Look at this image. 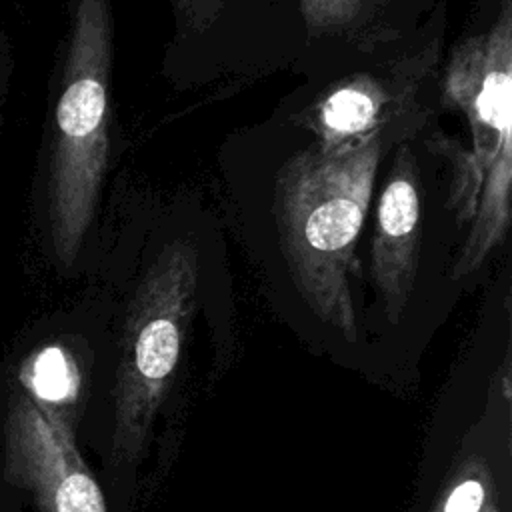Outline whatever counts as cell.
Instances as JSON below:
<instances>
[{
	"label": "cell",
	"mask_w": 512,
	"mask_h": 512,
	"mask_svg": "<svg viewBox=\"0 0 512 512\" xmlns=\"http://www.w3.org/2000/svg\"><path fill=\"white\" fill-rule=\"evenodd\" d=\"M200 296L198 250L174 240L112 306L108 356L80 444L96 456L114 512H136L154 446L156 478L170 466Z\"/></svg>",
	"instance_id": "6da1fadb"
},
{
	"label": "cell",
	"mask_w": 512,
	"mask_h": 512,
	"mask_svg": "<svg viewBox=\"0 0 512 512\" xmlns=\"http://www.w3.org/2000/svg\"><path fill=\"white\" fill-rule=\"evenodd\" d=\"M388 144L294 156L278 182V228L292 284L312 322V338L340 366L372 382V356L352 290V258Z\"/></svg>",
	"instance_id": "7a4b0ae2"
},
{
	"label": "cell",
	"mask_w": 512,
	"mask_h": 512,
	"mask_svg": "<svg viewBox=\"0 0 512 512\" xmlns=\"http://www.w3.org/2000/svg\"><path fill=\"white\" fill-rule=\"evenodd\" d=\"M112 0H70L40 168V228L54 264L72 272L94 232L110 164Z\"/></svg>",
	"instance_id": "3957f363"
},
{
	"label": "cell",
	"mask_w": 512,
	"mask_h": 512,
	"mask_svg": "<svg viewBox=\"0 0 512 512\" xmlns=\"http://www.w3.org/2000/svg\"><path fill=\"white\" fill-rule=\"evenodd\" d=\"M404 512H512V338L484 332L430 414Z\"/></svg>",
	"instance_id": "277c9868"
},
{
	"label": "cell",
	"mask_w": 512,
	"mask_h": 512,
	"mask_svg": "<svg viewBox=\"0 0 512 512\" xmlns=\"http://www.w3.org/2000/svg\"><path fill=\"white\" fill-rule=\"evenodd\" d=\"M446 102L468 122L470 152L452 162V206L468 228L452 278L480 268L504 240L512 184V2L502 0L494 24L452 52L444 76Z\"/></svg>",
	"instance_id": "5b68a950"
},
{
	"label": "cell",
	"mask_w": 512,
	"mask_h": 512,
	"mask_svg": "<svg viewBox=\"0 0 512 512\" xmlns=\"http://www.w3.org/2000/svg\"><path fill=\"white\" fill-rule=\"evenodd\" d=\"M0 476L28 512H114L78 426L34 400L2 358Z\"/></svg>",
	"instance_id": "8992f818"
},
{
	"label": "cell",
	"mask_w": 512,
	"mask_h": 512,
	"mask_svg": "<svg viewBox=\"0 0 512 512\" xmlns=\"http://www.w3.org/2000/svg\"><path fill=\"white\" fill-rule=\"evenodd\" d=\"M440 40L432 38L370 70L344 76L304 112L300 124L314 146L336 154L372 138L386 144L418 132L424 122L422 90L434 76Z\"/></svg>",
	"instance_id": "52a82bcc"
},
{
	"label": "cell",
	"mask_w": 512,
	"mask_h": 512,
	"mask_svg": "<svg viewBox=\"0 0 512 512\" xmlns=\"http://www.w3.org/2000/svg\"><path fill=\"white\" fill-rule=\"evenodd\" d=\"M394 0H300L310 42H344L370 50L396 36L388 28Z\"/></svg>",
	"instance_id": "ba28073f"
},
{
	"label": "cell",
	"mask_w": 512,
	"mask_h": 512,
	"mask_svg": "<svg viewBox=\"0 0 512 512\" xmlns=\"http://www.w3.org/2000/svg\"><path fill=\"white\" fill-rule=\"evenodd\" d=\"M180 36L192 40L210 32L230 8L232 0H170Z\"/></svg>",
	"instance_id": "9c48e42d"
},
{
	"label": "cell",
	"mask_w": 512,
	"mask_h": 512,
	"mask_svg": "<svg viewBox=\"0 0 512 512\" xmlns=\"http://www.w3.org/2000/svg\"><path fill=\"white\" fill-rule=\"evenodd\" d=\"M12 68H14L12 42H10V36L6 32L2 20H0V134H2V124H4V106H6V98H8Z\"/></svg>",
	"instance_id": "30bf717a"
},
{
	"label": "cell",
	"mask_w": 512,
	"mask_h": 512,
	"mask_svg": "<svg viewBox=\"0 0 512 512\" xmlns=\"http://www.w3.org/2000/svg\"><path fill=\"white\" fill-rule=\"evenodd\" d=\"M0 512H28L22 498L0 476Z\"/></svg>",
	"instance_id": "8fae6325"
}]
</instances>
